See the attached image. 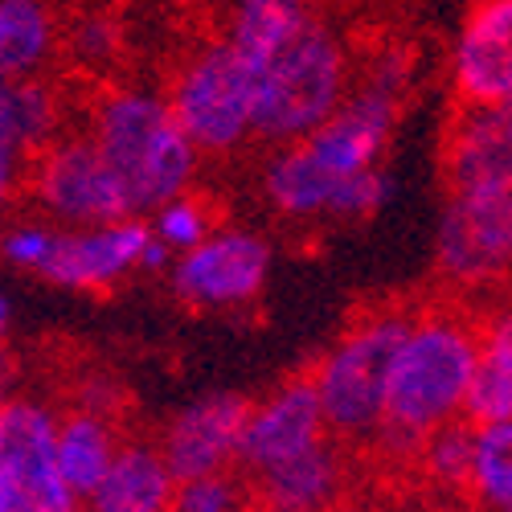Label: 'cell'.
Here are the masks:
<instances>
[{"instance_id":"8fae6325","label":"cell","mask_w":512,"mask_h":512,"mask_svg":"<svg viewBox=\"0 0 512 512\" xmlns=\"http://www.w3.org/2000/svg\"><path fill=\"white\" fill-rule=\"evenodd\" d=\"M263 193L283 218L357 222V218H369V213H377L390 201L394 177L386 173V168H373V173L353 177V181H328L295 148H279L267 164V173H263Z\"/></svg>"},{"instance_id":"e0dca14e","label":"cell","mask_w":512,"mask_h":512,"mask_svg":"<svg viewBox=\"0 0 512 512\" xmlns=\"http://www.w3.org/2000/svg\"><path fill=\"white\" fill-rule=\"evenodd\" d=\"M512 181V107H463L447 136V189Z\"/></svg>"},{"instance_id":"484cf974","label":"cell","mask_w":512,"mask_h":512,"mask_svg":"<svg viewBox=\"0 0 512 512\" xmlns=\"http://www.w3.org/2000/svg\"><path fill=\"white\" fill-rule=\"evenodd\" d=\"M168 512H254V508L246 480L238 472H218V476L177 480Z\"/></svg>"},{"instance_id":"7c38bea8","label":"cell","mask_w":512,"mask_h":512,"mask_svg":"<svg viewBox=\"0 0 512 512\" xmlns=\"http://www.w3.org/2000/svg\"><path fill=\"white\" fill-rule=\"evenodd\" d=\"M148 238L152 230L144 218H123L95 230H58L37 275L66 291H107L140 271Z\"/></svg>"},{"instance_id":"6da1fadb","label":"cell","mask_w":512,"mask_h":512,"mask_svg":"<svg viewBox=\"0 0 512 512\" xmlns=\"http://www.w3.org/2000/svg\"><path fill=\"white\" fill-rule=\"evenodd\" d=\"M476 340L480 328H472V320H463L459 312H422L410 320L386 373L381 426L373 435L377 451L414 459L439 426L463 418Z\"/></svg>"},{"instance_id":"9c48e42d","label":"cell","mask_w":512,"mask_h":512,"mask_svg":"<svg viewBox=\"0 0 512 512\" xmlns=\"http://www.w3.org/2000/svg\"><path fill=\"white\" fill-rule=\"evenodd\" d=\"M58 410L13 394L0 406V463L21 492V512H82V500L62 484L54 455Z\"/></svg>"},{"instance_id":"4dcf8cb0","label":"cell","mask_w":512,"mask_h":512,"mask_svg":"<svg viewBox=\"0 0 512 512\" xmlns=\"http://www.w3.org/2000/svg\"><path fill=\"white\" fill-rule=\"evenodd\" d=\"M0 512H21V492H17L5 463H0Z\"/></svg>"},{"instance_id":"30bf717a","label":"cell","mask_w":512,"mask_h":512,"mask_svg":"<svg viewBox=\"0 0 512 512\" xmlns=\"http://www.w3.org/2000/svg\"><path fill=\"white\" fill-rule=\"evenodd\" d=\"M324 443H328V431H324V418L312 394V381L287 377L279 390H271L263 402H254L246 410L234 472L242 480H254Z\"/></svg>"},{"instance_id":"7a4b0ae2","label":"cell","mask_w":512,"mask_h":512,"mask_svg":"<svg viewBox=\"0 0 512 512\" xmlns=\"http://www.w3.org/2000/svg\"><path fill=\"white\" fill-rule=\"evenodd\" d=\"M91 148L115 177L132 218L156 213L173 197L189 193L197 177V152L168 115L164 95L144 87H119L95 103Z\"/></svg>"},{"instance_id":"52a82bcc","label":"cell","mask_w":512,"mask_h":512,"mask_svg":"<svg viewBox=\"0 0 512 512\" xmlns=\"http://www.w3.org/2000/svg\"><path fill=\"white\" fill-rule=\"evenodd\" d=\"M439 271L459 287H484L512 259V181L447 189L439 222Z\"/></svg>"},{"instance_id":"ffe728a7","label":"cell","mask_w":512,"mask_h":512,"mask_svg":"<svg viewBox=\"0 0 512 512\" xmlns=\"http://www.w3.org/2000/svg\"><path fill=\"white\" fill-rule=\"evenodd\" d=\"M316 21L312 0H234L226 46L242 70L263 66L291 37H300Z\"/></svg>"},{"instance_id":"277c9868","label":"cell","mask_w":512,"mask_h":512,"mask_svg":"<svg viewBox=\"0 0 512 512\" xmlns=\"http://www.w3.org/2000/svg\"><path fill=\"white\" fill-rule=\"evenodd\" d=\"M410 320L414 312L406 308L369 312L349 332H340L308 373L332 443H373L381 426V402H386V373Z\"/></svg>"},{"instance_id":"83f0119b","label":"cell","mask_w":512,"mask_h":512,"mask_svg":"<svg viewBox=\"0 0 512 512\" xmlns=\"http://www.w3.org/2000/svg\"><path fill=\"white\" fill-rule=\"evenodd\" d=\"M111 41H115V29L107 21H99V17H91V21H82L74 29V54L82 62H99V58H107Z\"/></svg>"},{"instance_id":"7402d4cb","label":"cell","mask_w":512,"mask_h":512,"mask_svg":"<svg viewBox=\"0 0 512 512\" xmlns=\"http://www.w3.org/2000/svg\"><path fill=\"white\" fill-rule=\"evenodd\" d=\"M58 21L50 0H0V82H25L50 62Z\"/></svg>"},{"instance_id":"4316f807","label":"cell","mask_w":512,"mask_h":512,"mask_svg":"<svg viewBox=\"0 0 512 512\" xmlns=\"http://www.w3.org/2000/svg\"><path fill=\"white\" fill-rule=\"evenodd\" d=\"M58 226H50L46 218H25L17 226H9L5 234H0V259H5L9 267L17 271H41V263H46L50 254V242H54Z\"/></svg>"},{"instance_id":"5b68a950","label":"cell","mask_w":512,"mask_h":512,"mask_svg":"<svg viewBox=\"0 0 512 512\" xmlns=\"http://www.w3.org/2000/svg\"><path fill=\"white\" fill-rule=\"evenodd\" d=\"M168 115L193 152H234L250 140V78L226 41H209L173 74Z\"/></svg>"},{"instance_id":"ac0fdd59","label":"cell","mask_w":512,"mask_h":512,"mask_svg":"<svg viewBox=\"0 0 512 512\" xmlns=\"http://www.w3.org/2000/svg\"><path fill=\"white\" fill-rule=\"evenodd\" d=\"M173 488L177 480L164 467L156 443L127 439L119 443L99 488L82 500V512H168Z\"/></svg>"},{"instance_id":"2e32d148","label":"cell","mask_w":512,"mask_h":512,"mask_svg":"<svg viewBox=\"0 0 512 512\" xmlns=\"http://www.w3.org/2000/svg\"><path fill=\"white\" fill-rule=\"evenodd\" d=\"M254 512H336L349 492V463L340 443H324L275 472L246 480Z\"/></svg>"},{"instance_id":"ba28073f","label":"cell","mask_w":512,"mask_h":512,"mask_svg":"<svg viewBox=\"0 0 512 512\" xmlns=\"http://www.w3.org/2000/svg\"><path fill=\"white\" fill-rule=\"evenodd\" d=\"M271 242L250 230H213L205 242L173 259L177 300L197 312H238L263 295L271 279Z\"/></svg>"},{"instance_id":"d4e9b609","label":"cell","mask_w":512,"mask_h":512,"mask_svg":"<svg viewBox=\"0 0 512 512\" xmlns=\"http://www.w3.org/2000/svg\"><path fill=\"white\" fill-rule=\"evenodd\" d=\"M472 435L476 426L472 422H451V426H439V431L418 447L414 459H422L426 476L443 488H467V467H472Z\"/></svg>"},{"instance_id":"cb8c5ba5","label":"cell","mask_w":512,"mask_h":512,"mask_svg":"<svg viewBox=\"0 0 512 512\" xmlns=\"http://www.w3.org/2000/svg\"><path fill=\"white\" fill-rule=\"evenodd\" d=\"M148 230H152V238H156L168 254H185V250H193L197 242H205V238L213 234V209H209L205 197L181 193V197H173L168 205H160V209L152 213Z\"/></svg>"},{"instance_id":"8992f818","label":"cell","mask_w":512,"mask_h":512,"mask_svg":"<svg viewBox=\"0 0 512 512\" xmlns=\"http://www.w3.org/2000/svg\"><path fill=\"white\" fill-rule=\"evenodd\" d=\"M29 193L58 230H95L132 218L123 193L87 136H66L41 148L29 164Z\"/></svg>"},{"instance_id":"44dd1931","label":"cell","mask_w":512,"mask_h":512,"mask_svg":"<svg viewBox=\"0 0 512 512\" xmlns=\"http://www.w3.org/2000/svg\"><path fill=\"white\" fill-rule=\"evenodd\" d=\"M463 422L492 426L512 422V324L508 316H496L480 328L476 340V365L463 398Z\"/></svg>"},{"instance_id":"3957f363","label":"cell","mask_w":512,"mask_h":512,"mask_svg":"<svg viewBox=\"0 0 512 512\" xmlns=\"http://www.w3.org/2000/svg\"><path fill=\"white\" fill-rule=\"evenodd\" d=\"M250 78V140L291 148L340 107L349 91V62L336 33L316 17Z\"/></svg>"},{"instance_id":"d6a6232c","label":"cell","mask_w":512,"mask_h":512,"mask_svg":"<svg viewBox=\"0 0 512 512\" xmlns=\"http://www.w3.org/2000/svg\"><path fill=\"white\" fill-rule=\"evenodd\" d=\"M0 209H5V205H0Z\"/></svg>"},{"instance_id":"4fadbf2b","label":"cell","mask_w":512,"mask_h":512,"mask_svg":"<svg viewBox=\"0 0 512 512\" xmlns=\"http://www.w3.org/2000/svg\"><path fill=\"white\" fill-rule=\"evenodd\" d=\"M246 410L250 402L238 394H209V398L189 402L168 422L156 439V451L168 472H173V480L234 472Z\"/></svg>"},{"instance_id":"9a60e30c","label":"cell","mask_w":512,"mask_h":512,"mask_svg":"<svg viewBox=\"0 0 512 512\" xmlns=\"http://www.w3.org/2000/svg\"><path fill=\"white\" fill-rule=\"evenodd\" d=\"M62 107L46 82H0V205L29 177L41 148L58 140Z\"/></svg>"},{"instance_id":"1f68e13d","label":"cell","mask_w":512,"mask_h":512,"mask_svg":"<svg viewBox=\"0 0 512 512\" xmlns=\"http://www.w3.org/2000/svg\"><path fill=\"white\" fill-rule=\"evenodd\" d=\"M9 324H13V308H9V295L0 291V336L9 332Z\"/></svg>"},{"instance_id":"d6986e66","label":"cell","mask_w":512,"mask_h":512,"mask_svg":"<svg viewBox=\"0 0 512 512\" xmlns=\"http://www.w3.org/2000/svg\"><path fill=\"white\" fill-rule=\"evenodd\" d=\"M119 426L107 410L99 406H74L58 414V431H54V455H58V472L62 484L87 500L99 480L107 476V467L119 451Z\"/></svg>"},{"instance_id":"f1b7e54d","label":"cell","mask_w":512,"mask_h":512,"mask_svg":"<svg viewBox=\"0 0 512 512\" xmlns=\"http://www.w3.org/2000/svg\"><path fill=\"white\" fill-rule=\"evenodd\" d=\"M164 267H173V254H168L156 238H148L144 254H140V271H164Z\"/></svg>"},{"instance_id":"f546056e","label":"cell","mask_w":512,"mask_h":512,"mask_svg":"<svg viewBox=\"0 0 512 512\" xmlns=\"http://www.w3.org/2000/svg\"><path fill=\"white\" fill-rule=\"evenodd\" d=\"M17 365H13V357H9V349H0V406H5L17 390Z\"/></svg>"},{"instance_id":"5bb4252c","label":"cell","mask_w":512,"mask_h":512,"mask_svg":"<svg viewBox=\"0 0 512 512\" xmlns=\"http://www.w3.org/2000/svg\"><path fill=\"white\" fill-rule=\"evenodd\" d=\"M463 107H512V0H476L451 50Z\"/></svg>"},{"instance_id":"603a6c76","label":"cell","mask_w":512,"mask_h":512,"mask_svg":"<svg viewBox=\"0 0 512 512\" xmlns=\"http://www.w3.org/2000/svg\"><path fill=\"white\" fill-rule=\"evenodd\" d=\"M467 488L484 512H512V422L476 426Z\"/></svg>"}]
</instances>
